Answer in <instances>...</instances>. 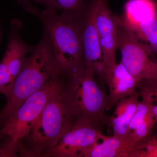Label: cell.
I'll use <instances>...</instances> for the list:
<instances>
[{"label": "cell", "instance_id": "1", "mask_svg": "<svg viewBox=\"0 0 157 157\" xmlns=\"http://www.w3.org/2000/svg\"><path fill=\"white\" fill-rule=\"evenodd\" d=\"M30 0L19 3L43 23L50 37L55 59L62 73L84 66L81 39V17L75 14L45 9L41 12L32 6Z\"/></svg>", "mask_w": 157, "mask_h": 157}, {"label": "cell", "instance_id": "2", "mask_svg": "<svg viewBox=\"0 0 157 157\" xmlns=\"http://www.w3.org/2000/svg\"><path fill=\"white\" fill-rule=\"evenodd\" d=\"M61 73L54 56L50 37L45 31L35 50L26 58L14 80L7 104L0 112V123L5 122L28 98L44 87L52 77Z\"/></svg>", "mask_w": 157, "mask_h": 157}, {"label": "cell", "instance_id": "3", "mask_svg": "<svg viewBox=\"0 0 157 157\" xmlns=\"http://www.w3.org/2000/svg\"><path fill=\"white\" fill-rule=\"evenodd\" d=\"M79 119L61 88L48 101L27 136V145L18 146L20 155L42 157L56 145L62 136Z\"/></svg>", "mask_w": 157, "mask_h": 157}, {"label": "cell", "instance_id": "4", "mask_svg": "<svg viewBox=\"0 0 157 157\" xmlns=\"http://www.w3.org/2000/svg\"><path fill=\"white\" fill-rule=\"evenodd\" d=\"M92 67L83 66L62 73L61 90L65 98L79 119L104 126L107 96L101 89Z\"/></svg>", "mask_w": 157, "mask_h": 157}, {"label": "cell", "instance_id": "5", "mask_svg": "<svg viewBox=\"0 0 157 157\" xmlns=\"http://www.w3.org/2000/svg\"><path fill=\"white\" fill-rule=\"evenodd\" d=\"M61 85V74L53 76L44 87L28 98L5 121L0 133L9 138L2 147L7 157L16 156L21 140L29 135L44 107L59 91Z\"/></svg>", "mask_w": 157, "mask_h": 157}, {"label": "cell", "instance_id": "6", "mask_svg": "<svg viewBox=\"0 0 157 157\" xmlns=\"http://www.w3.org/2000/svg\"><path fill=\"white\" fill-rule=\"evenodd\" d=\"M117 49L121 63L137 83L144 79H157V59L151 47L139 41L132 31L119 20Z\"/></svg>", "mask_w": 157, "mask_h": 157}, {"label": "cell", "instance_id": "7", "mask_svg": "<svg viewBox=\"0 0 157 157\" xmlns=\"http://www.w3.org/2000/svg\"><path fill=\"white\" fill-rule=\"evenodd\" d=\"M103 127L79 119L62 136L45 157H83L85 152L100 139Z\"/></svg>", "mask_w": 157, "mask_h": 157}, {"label": "cell", "instance_id": "8", "mask_svg": "<svg viewBox=\"0 0 157 157\" xmlns=\"http://www.w3.org/2000/svg\"><path fill=\"white\" fill-rule=\"evenodd\" d=\"M103 56L104 73L117 64L118 16L109 9L107 0H91Z\"/></svg>", "mask_w": 157, "mask_h": 157}, {"label": "cell", "instance_id": "9", "mask_svg": "<svg viewBox=\"0 0 157 157\" xmlns=\"http://www.w3.org/2000/svg\"><path fill=\"white\" fill-rule=\"evenodd\" d=\"M81 39L84 66L92 67L101 81L104 82L103 56L95 21L94 6L91 0L81 17Z\"/></svg>", "mask_w": 157, "mask_h": 157}, {"label": "cell", "instance_id": "10", "mask_svg": "<svg viewBox=\"0 0 157 157\" xmlns=\"http://www.w3.org/2000/svg\"><path fill=\"white\" fill-rule=\"evenodd\" d=\"M104 82L109 89L106 111L137 91L138 83L121 62L104 72Z\"/></svg>", "mask_w": 157, "mask_h": 157}, {"label": "cell", "instance_id": "11", "mask_svg": "<svg viewBox=\"0 0 157 157\" xmlns=\"http://www.w3.org/2000/svg\"><path fill=\"white\" fill-rule=\"evenodd\" d=\"M157 123L146 103L142 100L139 101L129 124L128 135L124 139V147L128 157L133 147L151 134Z\"/></svg>", "mask_w": 157, "mask_h": 157}, {"label": "cell", "instance_id": "12", "mask_svg": "<svg viewBox=\"0 0 157 157\" xmlns=\"http://www.w3.org/2000/svg\"><path fill=\"white\" fill-rule=\"evenodd\" d=\"M138 92L122 99L115 105L113 114L108 117L107 125L111 127L115 137L124 139L128 135L129 124L139 101Z\"/></svg>", "mask_w": 157, "mask_h": 157}, {"label": "cell", "instance_id": "13", "mask_svg": "<svg viewBox=\"0 0 157 157\" xmlns=\"http://www.w3.org/2000/svg\"><path fill=\"white\" fill-rule=\"evenodd\" d=\"M157 16L155 0H128L124 6V14L119 16L120 21L129 29L140 23Z\"/></svg>", "mask_w": 157, "mask_h": 157}, {"label": "cell", "instance_id": "14", "mask_svg": "<svg viewBox=\"0 0 157 157\" xmlns=\"http://www.w3.org/2000/svg\"><path fill=\"white\" fill-rule=\"evenodd\" d=\"M32 48L21 39L17 32L12 29L9 44L3 59L9 67L12 78H15L21 70L27 55Z\"/></svg>", "mask_w": 157, "mask_h": 157}, {"label": "cell", "instance_id": "15", "mask_svg": "<svg viewBox=\"0 0 157 157\" xmlns=\"http://www.w3.org/2000/svg\"><path fill=\"white\" fill-rule=\"evenodd\" d=\"M83 157H128L124 139L101 134L100 139L85 153Z\"/></svg>", "mask_w": 157, "mask_h": 157}, {"label": "cell", "instance_id": "16", "mask_svg": "<svg viewBox=\"0 0 157 157\" xmlns=\"http://www.w3.org/2000/svg\"><path fill=\"white\" fill-rule=\"evenodd\" d=\"M35 2L44 5L46 9L82 16L85 12L87 4L84 0H36Z\"/></svg>", "mask_w": 157, "mask_h": 157}, {"label": "cell", "instance_id": "17", "mask_svg": "<svg viewBox=\"0 0 157 157\" xmlns=\"http://www.w3.org/2000/svg\"><path fill=\"white\" fill-rule=\"evenodd\" d=\"M137 91L157 121V79H144L138 82Z\"/></svg>", "mask_w": 157, "mask_h": 157}, {"label": "cell", "instance_id": "18", "mask_svg": "<svg viewBox=\"0 0 157 157\" xmlns=\"http://www.w3.org/2000/svg\"><path fill=\"white\" fill-rule=\"evenodd\" d=\"M130 30L139 40L149 43L148 45L154 51H157V16L140 23Z\"/></svg>", "mask_w": 157, "mask_h": 157}, {"label": "cell", "instance_id": "19", "mask_svg": "<svg viewBox=\"0 0 157 157\" xmlns=\"http://www.w3.org/2000/svg\"><path fill=\"white\" fill-rule=\"evenodd\" d=\"M129 157H157V136L150 134L132 147Z\"/></svg>", "mask_w": 157, "mask_h": 157}, {"label": "cell", "instance_id": "20", "mask_svg": "<svg viewBox=\"0 0 157 157\" xmlns=\"http://www.w3.org/2000/svg\"><path fill=\"white\" fill-rule=\"evenodd\" d=\"M14 81L7 63L3 59L0 63V93L7 98L11 94Z\"/></svg>", "mask_w": 157, "mask_h": 157}, {"label": "cell", "instance_id": "21", "mask_svg": "<svg viewBox=\"0 0 157 157\" xmlns=\"http://www.w3.org/2000/svg\"><path fill=\"white\" fill-rule=\"evenodd\" d=\"M3 137V135L1 134V133H0V149L2 148V145H1V140H2V138Z\"/></svg>", "mask_w": 157, "mask_h": 157}, {"label": "cell", "instance_id": "22", "mask_svg": "<svg viewBox=\"0 0 157 157\" xmlns=\"http://www.w3.org/2000/svg\"><path fill=\"white\" fill-rule=\"evenodd\" d=\"M33 1H35H35H36V0H33Z\"/></svg>", "mask_w": 157, "mask_h": 157}]
</instances>
